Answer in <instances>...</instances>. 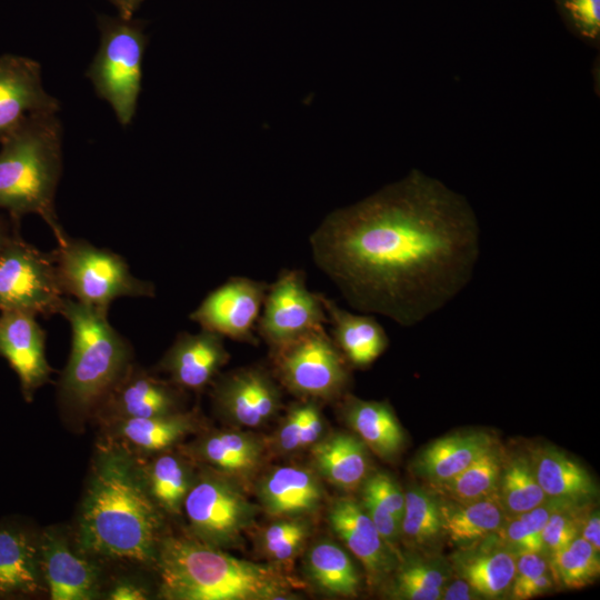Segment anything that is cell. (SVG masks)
<instances>
[{
    "instance_id": "21",
    "label": "cell",
    "mask_w": 600,
    "mask_h": 600,
    "mask_svg": "<svg viewBox=\"0 0 600 600\" xmlns=\"http://www.w3.org/2000/svg\"><path fill=\"white\" fill-rule=\"evenodd\" d=\"M107 441L134 457H146L173 448L182 439L199 430L194 412L177 411L169 414L117 419L102 422Z\"/></svg>"
},
{
    "instance_id": "12",
    "label": "cell",
    "mask_w": 600,
    "mask_h": 600,
    "mask_svg": "<svg viewBox=\"0 0 600 600\" xmlns=\"http://www.w3.org/2000/svg\"><path fill=\"white\" fill-rule=\"evenodd\" d=\"M268 286L262 280L231 277L203 298L190 319L201 329L257 346V322Z\"/></svg>"
},
{
    "instance_id": "39",
    "label": "cell",
    "mask_w": 600,
    "mask_h": 600,
    "mask_svg": "<svg viewBox=\"0 0 600 600\" xmlns=\"http://www.w3.org/2000/svg\"><path fill=\"white\" fill-rule=\"evenodd\" d=\"M310 534V522L303 517L278 518L261 532L260 548L273 564L288 563L300 553Z\"/></svg>"
},
{
    "instance_id": "9",
    "label": "cell",
    "mask_w": 600,
    "mask_h": 600,
    "mask_svg": "<svg viewBox=\"0 0 600 600\" xmlns=\"http://www.w3.org/2000/svg\"><path fill=\"white\" fill-rule=\"evenodd\" d=\"M279 381L303 399L334 400L349 383L348 362L324 327L271 349Z\"/></svg>"
},
{
    "instance_id": "2",
    "label": "cell",
    "mask_w": 600,
    "mask_h": 600,
    "mask_svg": "<svg viewBox=\"0 0 600 600\" xmlns=\"http://www.w3.org/2000/svg\"><path fill=\"white\" fill-rule=\"evenodd\" d=\"M162 511L146 488L138 460L103 442L92 464L77 528L88 557L154 564Z\"/></svg>"
},
{
    "instance_id": "13",
    "label": "cell",
    "mask_w": 600,
    "mask_h": 600,
    "mask_svg": "<svg viewBox=\"0 0 600 600\" xmlns=\"http://www.w3.org/2000/svg\"><path fill=\"white\" fill-rule=\"evenodd\" d=\"M212 399L216 409L229 422L258 428L279 412L282 394L267 369L250 366L222 376L213 387Z\"/></svg>"
},
{
    "instance_id": "30",
    "label": "cell",
    "mask_w": 600,
    "mask_h": 600,
    "mask_svg": "<svg viewBox=\"0 0 600 600\" xmlns=\"http://www.w3.org/2000/svg\"><path fill=\"white\" fill-rule=\"evenodd\" d=\"M493 444L492 438L482 432L443 437L423 449L413 467L430 484L438 483L461 472Z\"/></svg>"
},
{
    "instance_id": "27",
    "label": "cell",
    "mask_w": 600,
    "mask_h": 600,
    "mask_svg": "<svg viewBox=\"0 0 600 600\" xmlns=\"http://www.w3.org/2000/svg\"><path fill=\"white\" fill-rule=\"evenodd\" d=\"M318 473L346 491H354L369 476L368 447L354 434L334 432L311 446Z\"/></svg>"
},
{
    "instance_id": "18",
    "label": "cell",
    "mask_w": 600,
    "mask_h": 600,
    "mask_svg": "<svg viewBox=\"0 0 600 600\" xmlns=\"http://www.w3.org/2000/svg\"><path fill=\"white\" fill-rule=\"evenodd\" d=\"M41 573L49 587L52 600H91L99 593L100 570L86 558L76 553L66 539L47 529L39 540Z\"/></svg>"
},
{
    "instance_id": "19",
    "label": "cell",
    "mask_w": 600,
    "mask_h": 600,
    "mask_svg": "<svg viewBox=\"0 0 600 600\" xmlns=\"http://www.w3.org/2000/svg\"><path fill=\"white\" fill-rule=\"evenodd\" d=\"M328 521L332 531L361 561L370 582L381 581L396 569L398 554L382 539L360 502L350 498L333 501Z\"/></svg>"
},
{
    "instance_id": "22",
    "label": "cell",
    "mask_w": 600,
    "mask_h": 600,
    "mask_svg": "<svg viewBox=\"0 0 600 600\" xmlns=\"http://www.w3.org/2000/svg\"><path fill=\"white\" fill-rule=\"evenodd\" d=\"M517 552L496 532L482 540L463 546L453 556L460 578L483 598L502 596L513 581Z\"/></svg>"
},
{
    "instance_id": "41",
    "label": "cell",
    "mask_w": 600,
    "mask_h": 600,
    "mask_svg": "<svg viewBox=\"0 0 600 600\" xmlns=\"http://www.w3.org/2000/svg\"><path fill=\"white\" fill-rule=\"evenodd\" d=\"M586 501L556 499V504L542 530L543 552L548 556L560 551L580 536L588 516Z\"/></svg>"
},
{
    "instance_id": "1",
    "label": "cell",
    "mask_w": 600,
    "mask_h": 600,
    "mask_svg": "<svg viewBox=\"0 0 600 600\" xmlns=\"http://www.w3.org/2000/svg\"><path fill=\"white\" fill-rule=\"evenodd\" d=\"M309 244L316 267L350 307L413 327L469 283L480 228L461 194L412 170L330 212Z\"/></svg>"
},
{
    "instance_id": "4",
    "label": "cell",
    "mask_w": 600,
    "mask_h": 600,
    "mask_svg": "<svg viewBox=\"0 0 600 600\" xmlns=\"http://www.w3.org/2000/svg\"><path fill=\"white\" fill-rule=\"evenodd\" d=\"M61 138L57 113L41 112L28 116L0 142V209L17 224L28 213L40 216L57 242L67 236L54 212Z\"/></svg>"
},
{
    "instance_id": "33",
    "label": "cell",
    "mask_w": 600,
    "mask_h": 600,
    "mask_svg": "<svg viewBox=\"0 0 600 600\" xmlns=\"http://www.w3.org/2000/svg\"><path fill=\"white\" fill-rule=\"evenodd\" d=\"M503 462V454L494 443L461 472L432 483L431 488L438 496L459 503L497 497Z\"/></svg>"
},
{
    "instance_id": "48",
    "label": "cell",
    "mask_w": 600,
    "mask_h": 600,
    "mask_svg": "<svg viewBox=\"0 0 600 600\" xmlns=\"http://www.w3.org/2000/svg\"><path fill=\"white\" fill-rule=\"evenodd\" d=\"M479 598L481 597L462 578L444 584L441 593L443 600H474Z\"/></svg>"
},
{
    "instance_id": "43",
    "label": "cell",
    "mask_w": 600,
    "mask_h": 600,
    "mask_svg": "<svg viewBox=\"0 0 600 600\" xmlns=\"http://www.w3.org/2000/svg\"><path fill=\"white\" fill-rule=\"evenodd\" d=\"M568 20L580 34L597 39L600 33V0H559Z\"/></svg>"
},
{
    "instance_id": "17",
    "label": "cell",
    "mask_w": 600,
    "mask_h": 600,
    "mask_svg": "<svg viewBox=\"0 0 600 600\" xmlns=\"http://www.w3.org/2000/svg\"><path fill=\"white\" fill-rule=\"evenodd\" d=\"M229 359L224 338L201 329L197 333H179L157 368L166 372L180 389L201 391L213 381Z\"/></svg>"
},
{
    "instance_id": "7",
    "label": "cell",
    "mask_w": 600,
    "mask_h": 600,
    "mask_svg": "<svg viewBox=\"0 0 600 600\" xmlns=\"http://www.w3.org/2000/svg\"><path fill=\"white\" fill-rule=\"evenodd\" d=\"M51 253L64 294L101 312L119 297L154 296V286L136 278L110 250L66 236Z\"/></svg>"
},
{
    "instance_id": "50",
    "label": "cell",
    "mask_w": 600,
    "mask_h": 600,
    "mask_svg": "<svg viewBox=\"0 0 600 600\" xmlns=\"http://www.w3.org/2000/svg\"><path fill=\"white\" fill-rule=\"evenodd\" d=\"M123 19H132L143 0H110Z\"/></svg>"
},
{
    "instance_id": "49",
    "label": "cell",
    "mask_w": 600,
    "mask_h": 600,
    "mask_svg": "<svg viewBox=\"0 0 600 600\" xmlns=\"http://www.w3.org/2000/svg\"><path fill=\"white\" fill-rule=\"evenodd\" d=\"M580 537L587 540L598 552L600 550V517L599 512L588 513Z\"/></svg>"
},
{
    "instance_id": "36",
    "label": "cell",
    "mask_w": 600,
    "mask_h": 600,
    "mask_svg": "<svg viewBox=\"0 0 600 600\" xmlns=\"http://www.w3.org/2000/svg\"><path fill=\"white\" fill-rule=\"evenodd\" d=\"M497 497L509 516L529 511L547 501L529 456H516L508 462L504 460Z\"/></svg>"
},
{
    "instance_id": "15",
    "label": "cell",
    "mask_w": 600,
    "mask_h": 600,
    "mask_svg": "<svg viewBox=\"0 0 600 600\" xmlns=\"http://www.w3.org/2000/svg\"><path fill=\"white\" fill-rule=\"evenodd\" d=\"M182 389L131 363L98 408L103 421L149 418L181 411Z\"/></svg>"
},
{
    "instance_id": "23",
    "label": "cell",
    "mask_w": 600,
    "mask_h": 600,
    "mask_svg": "<svg viewBox=\"0 0 600 600\" xmlns=\"http://www.w3.org/2000/svg\"><path fill=\"white\" fill-rule=\"evenodd\" d=\"M259 502L271 517H303L317 511L324 497L317 474L307 468L281 466L272 468L257 487Z\"/></svg>"
},
{
    "instance_id": "51",
    "label": "cell",
    "mask_w": 600,
    "mask_h": 600,
    "mask_svg": "<svg viewBox=\"0 0 600 600\" xmlns=\"http://www.w3.org/2000/svg\"><path fill=\"white\" fill-rule=\"evenodd\" d=\"M11 233L9 230V226L6 222V220L0 216V247L4 242V240L8 238V236Z\"/></svg>"
},
{
    "instance_id": "44",
    "label": "cell",
    "mask_w": 600,
    "mask_h": 600,
    "mask_svg": "<svg viewBox=\"0 0 600 600\" xmlns=\"http://www.w3.org/2000/svg\"><path fill=\"white\" fill-rule=\"evenodd\" d=\"M361 504L373 522L376 529L386 543L398 554L397 544L400 538V523L397 519L373 497L361 492Z\"/></svg>"
},
{
    "instance_id": "47",
    "label": "cell",
    "mask_w": 600,
    "mask_h": 600,
    "mask_svg": "<svg viewBox=\"0 0 600 600\" xmlns=\"http://www.w3.org/2000/svg\"><path fill=\"white\" fill-rule=\"evenodd\" d=\"M107 598L111 600H144L149 598V592L134 581L119 580L110 589Z\"/></svg>"
},
{
    "instance_id": "6",
    "label": "cell",
    "mask_w": 600,
    "mask_h": 600,
    "mask_svg": "<svg viewBox=\"0 0 600 600\" xmlns=\"http://www.w3.org/2000/svg\"><path fill=\"white\" fill-rule=\"evenodd\" d=\"M100 44L88 68L96 93L106 100L122 126L131 123L141 90L147 46L143 23L121 17H98Z\"/></svg>"
},
{
    "instance_id": "3",
    "label": "cell",
    "mask_w": 600,
    "mask_h": 600,
    "mask_svg": "<svg viewBox=\"0 0 600 600\" xmlns=\"http://www.w3.org/2000/svg\"><path fill=\"white\" fill-rule=\"evenodd\" d=\"M154 566L168 600H278L301 586L276 564L236 558L193 536H162Z\"/></svg>"
},
{
    "instance_id": "46",
    "label": "cell",
    "mask_w": 600,
    "mask_h": 600,
    "mask_svg": "<svg viewBox=\"0 0 600 600\" xmlns=\"http://www.w3.org/2000/svg\"><path fill=\"white\" fill-rule=\"evenodd\" d=\"M553 577L549 571L537 577L536 579L518 587L510 589V598L516 600H527L550 591L553 587Z\"/></svg>"
},
{
    "instance_id": "45",
    "label": "cell",
    "mask_w": 600,
    "mask_h": 600,
    "mask_svg": "<svg viewBox=\"0 0 600 600\" xmlns=\"http://www.w3.org/2000/svg\"><path fill=\"white\" fill-rule=\"evenodd\" d=\"M549 571L548 561L540 552H520L517 554L516 573L510 589L518 588Z\"/></svg>"
},
{
    "instance_id": "16",
    "label": "cell",
    "mask_w": 600,
    "mask_h": 600,
    "mask_svg": "<svg viewBox=\"0 0 600 600\" xmlns=\"http://www.w3.org/2000/svg\"><path fill=\"white\" fill-rule=\"evenodd\" d=\"M59 101L42 86L41 66L27 57H0V142L28 116L57 113Z\"/></svg>"
},
{
    "instance_id": "20",
    "label": "cell",
    "mask_w": 600,
    "mask_h": 600,
    "mask_svg": "<svg viewBox=\"0 0 600 600\" xmlns=\"http://www.w3.org/2000/svg\"><path fill=\"white\" fill-rule=\"evenodd\" d=\"M183 451L201 467L234 481H248L262 464L263 443L240 430H219L201 434Z\"/></svg>"
},
{
    "instance_id": "31",
    "label": "cell",
    "mask_w": 600,
    "mask_h": 600,
    "mask_svg": "<svg viewBox=\"0 0 600 600\" xmlns=\"http://www.w3.org/2000/svg\"><path fill=\"white\" fill-rule=\"evenodd\" d=\"M438 497L442 536L461 547L498 532L506 519V512L498 497L468 503Z\"/></svg>"
},
{
    "instance_id": "38",
    "label": "cell",
    "mask_w": 600,
    "mask_h": 600,
    "mask_svg": "<svg viewBox=\"0 0 600 600\" xmlns=\"http://www.w3.org/2000/svg\"><path fill=\"white\" fill-rule=\"evenodd\" d=\"M549 558L553 579L569 589L592 583L600 572L599 552L580 536Z\"/></svg>"
},
{
    "instance_id": "25",
    "label": "cell",
    "mask_w": 600,
    "mask_h": 600,
    "mask_svg": "<svg viewBox=\"0 0 600 600\" xmlns=\"http://www.w3.org/2000/svg\"><path fill=\"white\" fill-rule=\"evenodd\" d=\"M136 458L153 502L162 512L179 514L196 479V462L184 451L172 448Z\"/></svg>"
},
{
    "instance_id": "10",
    "label": "cell",
    "mask_w": 600,
    "mask_h": 600,
    "mask_svg": "<svg viewBox=\"0 0 600 600\" xmlns=\"http://www.w3.org/2000/svg\"><path fill=\"white\" fill-rule=\"evenodd\" d=\"M64 296L52 253L11 232L0 247V311L49 317L60 313Z\"/></svg>"
},
{
    "instance_id": "5",
    "label": "cell",
    "mask_w": 600,
    "mask_h": 600,
    "mask_svg": "<svg viewBox=\"0 0 600 600\" xmlns=\"http://www.w3.org/2000/svg\"><path fill=\"white\" fill-rule=\"evenodd\" d=\"M60 314L71 329V351L59 382L60 402L76 417L94 414L132 363L131 347L104 312L64 298Z\"/></svg>"
},
{
    "instance_id": "42",
    "label": "cell",
    "mask_w": 600,
    "mask_h": 600,
    "mask_svg": "<svg viewBox=\"0 0 600 600\" xmlns=\"http://www.w3.org/2000/svg\"><path fill=\"white\" fill-rule=\"evenodd\" d=\"M362 492L373 497L401 524L404 511V492L398 482L386 472L369 474L361 484Z\"/></svg>"
},
{
    "instance_id": "35",
    "label": "cell",
    "mask_w": 600,
    "mask_h": 600,
    "mask_svg": "<svg viewBox=\"0 0 600 600\" xmlns=\"http://www.w3.org/2000/svg\"><path fill=\"white\" fill-rule=\"evenodd\" d=\"M448 579L447 567L436 559H408L397 568L388 596L398 600H439Z\"/></svg>"
},
{
    "instance_id": "11",
    "label": "cell",
    "mask_w": 600,
    "mask_h": 600,
    "mask_svg": "<svg viewBox=\"0 0 600 600\" xmlns=\"http://www.w3.org/2000/svg\"><path fill=\"white\" fill-rule=\"evenodd\" d=\"M326 323L320 293L308 289L304 271L283 269L268 286L257 332L273 349Z\"/></svg>"
},
{
    "instance_id": "37",
    "label": "cell",
    "mask_w": 600,
    "mask_h": 600,
    "mask_svg": "<svg viewBox=\"0 0 600 600\" xmlns=\"http://www.w3.org/2000/svg\"><path fill=\"white\" fill-rule=\"evenodd\" d=\"M324 418L318 401L306 399L293 404L279 426L274 443L281 452L311 447L322 438Z\"/></svg>"
},
{
    "instance_id": "28",
    "label": "cell",
    "mask_w": 600,
    "mask_h": 600,
    "mask_svg": "<svg viewBox=\"0 0 600 600\" xmlns=\"http://www.w3.org/2000/svg\"><path fill=\"white\" fill-rule=\"evenodd\" d=\"M346 422L377 456L391 459L404 444V433L387 401L347 396L342 403Z\"/></svg>"
},
{
    "instance_id": "32",
    "label": "cell",
    "mask_w": 600,
    "mask_h": 600,
    "mask_svg": "<svg viewBox=\"0 0 600 600\" xmlns=\"http://www.w3.org/2000/svg\"><path fill=\"white\" fill-rule=\"evenodd\" d=\"M303 567L307 578L321 592L340 597L358 594L359 573L337 543L327 539L313 543L306 552Z\"/></svg>"
},
{
    "instance_id": "26",
    "label": "cell",
    "mask_w": 600,
    "mask_h": 600,
    "mask_svg": "<svg viewBox=\"0 0 600 600\" xmlns=\"http://www.w3.org/2000/svg\"><path fill=\"white\" fill-rule=\"evenodd\" d=\"M39 542L23 527L0 522V594H30L41 589Z\"/></svg>"
},
{
    "instance_id": "8",
    "label": "cell",
    "mask_w": 600,
    "mask_h": 600,
    "mask_svg": "<svg viewBox=\"0 0 600 600\" xmlns=\"http://www.w3.org/2000/svg\"><path fill=\"white\" fill-rule=\"evenodd\" d=\"M182 510L191 536L220 549L238 546L258 511L237 481L204 467L197 472Z\"/></svg>"
},
{
    "instance_id": "14",
    "label": "cell",
    "mask_w": 600,
    "mask_h": 600,
    "mask_svg": "<svg viewBox=\"0 0 600 600\" xmlns=\"http://www.w3.org/2000/svg\"><path fill=\"white\" fill-rule=\"evenodd\" d=\"M36 318L24 311H0V357L17 373L28 402L52 372L46 358V333Z\"/></svg>"
},
{
    "instance_id": "40",
    "label": "cell",
    "mask_w": 600,
    "mask_h": 600,
    "mask_svg": "<svg viewBox=\"0 0 600 600\" xmlns=\"http://www.w3.org/2000/svg\"><path fill=\"white\" fill-rule=\"evenodd\" d=\"M556 504V499H547L540 506L504 519L497 532L517 553L543 552L542 530Z\"/></svg>"
},
{
    "instance_id": "24",
    "label": "cell",
    "mask_w": 600,
    "mask_h": 600,
    "mask_svg": "<svg viewBox=\"0 0 600 600\" xmlns=\"http://www.w3.org/2000/svg\"><path fill=\"white\" fill-rule=\"evenodd\" d=\"M331 338L348 364L370 367L388 348L389 338L383 327L370 313H353L320 293Z\"/></svg>"
},
{
    "instance_id": "29",
    "label": "cell",
    "mask_w": 600,
    "mask_h": 600,
    "mask_svg": "<svg viewBox=\"0 0 600 600\" xmlns=\"http://www.w3.org/2000/svg\"><path fill=\"white\" fill-rule=\"evenodd\" d=\"M537 481L549 499L586 501L597 492L589 472L566 453L550 446L530 451Z\"/></svg>"
},
{
    "instance_id": "34",
    "label": "cell",
    "mask_w": 600,
    "mask_h": 600,
    "mask_svg": "<svg viewBox=\"0 0 600 600\" xmlns=\"http://www.w3.org/2000/svg\"><path fill=\"white\" fill-rule=\"evenodd\" d=\"M442 536L439 497L420 487L404 492L400 538L410 547L426 548Z\"/></svg>"
}]
</instances>
